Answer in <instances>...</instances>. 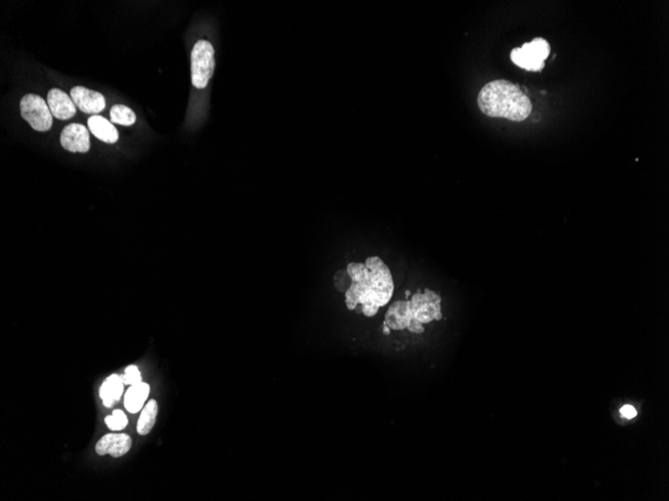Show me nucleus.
I'll list each match as a JSON object with an SVG mask.
<instances>
[{"label":"nucleus","instance_id":"1","mask_svg":"<svg viewBox=\"0 0 669 501\" xmlns=\"http://www.w3.org/2000/svg\"><path fill=\"white\" fill-rule=\"evenodd\" d=\"M347 272L352 281L345 292L349 310H355L360 305L365 317H373L380 307L390 303L394 293L392 274L378 256L367 258L365 263H349Z\"/></svg>","mask_w":669,"mask_h":501},{"label":"nucleus","instance_id":"2","mask_svg":"<svg viewBox=\"0 0 669 501\" xmlns=\"http://www.w3.org/2000/svg\"><path fill=\"white\" fill-rule=\"evenodd\" d=\"M477 102L484 115L507 118L515 122L527 120L532 111V103L520 87L504 80L484 85Z\"/></svg>","mask_w":669,"mask_h":501},{"label":"nucleus","instance_id":"3","mask_svg":"<svg viewBox=\"0 0 669 501\" xmlns=\"http://www.w3.org/2000/svg\"><path fill=\"white\" fill-rule=\"evenodd\" d=\"M215 49L210 42L201 39L194 44L191 54L192 83L194 89H206L215 71Z\"/></svg>","mask_w":669,"mask_h":501},{"label":"nucleus","instance_id":"4","mask_svg":"<svg viewBox=\"0 0 669 501\" xmlns=\"http://www.w3.org/2000/svg\"><path fill=\"white\" fill-rule=\"evenodd\" d=\"M550 51L547 40L537 37L524 44L521 49H514L510 58L512 63L523 70L540 71L544 68V61L549 56Z\"/></svg>","mask_w":669,"mask_h":501},{"label":"nucleus","instance_id":"5","mask_svg":"<svg viewBox=\"0 0 669 501\" xmlns=\"http://www.w3.org/2000/svg\"><path fill=\"white\" fill-rule=\"evenodd\" d=\"M20 113L23 120L37 132H49L52 127V116L49 104L37 94H26L20 101Z\"/></svg>","mask_w":669,"mask_h":501},{"label":"nucleus","instance_id":"6","mask_svg":"<svg viewBox=\"0 0 669 501\" xmlns=\"http://www.w3.org/2000/svg\"><path fill=\"white\" fill-rule=\"evenodd\" d=\"M408 301L412 317L416 318L422 324H430L433 320L442 319L441 298L430 289H425L424 293L416 292Z\"/></svg>","mask_w":669,"mask_h":501},{"label":"nucleus","instance_id":"7","mask_svg":"<svg viewBox=\"0 0 669 501\" xmlns=\"http://www.w3.org/2000/svg\"><path fill=\"white\" fill-rule=\"evenodd\" d=\"M89 139V130L80 123L66 125L61 134V146L70 153H87L90 147Z\"/></svg>","mask_w":669,"mask_h":501},{"label":"nucleus","instance_id":"8","mask_svg":"<svg viewBox=\"0 0 669 501\" xmlns=\"http://www.w3.org/2000/svg\"><path fill=\"white\" fill-rule=\"evenodd\" d=\"M70 97L75 106L87 115H99L106 108V99L99 92L75 87L70 90Z\"/></svg>","mask_w":669,"mask_h":501},{"label":"nucleus","instance_id":"9","mask_svg":"<svg viewBox=\"0 0 669 501\" xmlns=\"http://www.w3.org/2000/svg\"><path fill=\"white\" fill-rule=\"evenodd\" d=\"M132 444V438L127 434L110 433L99 439L96 451L99 455H111L113 457H120L129 452Z\"/></svg>","mask_w":669,"mask_h":501},{"label":"nucleus","instance_id":"10","mask_svg":"<svg viewBox=\"0 0 669 501\" xmlns=\"http://www.w3.org/2000/svg\"><path fill=\"white\" fill-rule=\"evenodd\" d=\"M47 104L52 116L61 120H68L77 113V106L71 97L63 90L54 89L47 94Z\"/></svg>","mask_w":669,"mask_h":501},{"label":"nucleus","instance_id":"11","mask_svg":"<svg viewBox=\"0 0 669 501\" xmlns=\"http://www.w3.org/2000/svg\"><path fill=\"white\" fill-rule=\"evenodd\" d=\"M411 318L412 315L408 299L398 300L392 303L387 310L384 324L388 325L391 330H404L407 329V325Z\"/></svg>","mask_w":669,"mask_h":501},{"label":"nucleus","instance_id":"12","mask_svg":"<svg viewBox=\"0 0 669 501\" xmlns=\"http://www.w3.org/2000/svg\"><path fill=\"white\" fill-rule=\"evenodd\" d=\"M89 132H92L97 139L106 142V144H115L118 140V132L115 125L103 116L92 115L87 120Z\"/></svg>","mask_w":669,"mask_h":501},{"label":"nucleus","instance_id":"13","mask_svg":"<svg viewBox=\"0 0 669 501\" xmlns=\"http://www.w3.org/2000/svg\"><path fill=\"white\" fill-rule=\"evenodd\" d=\"M149 394V386L148 383L141 382V383L132 386L127 389L125 396V406L127 412L130 413H137L142 410L144 401L146 400Z\"/></svg>","mask_w":669,"mask_h":501},{"label":"nucleus","instance_id":"14","mask_svg":"<svg viewBox=\"0 0 669 501\" xmlns=\"http://www.w3.org/2000/svg\"><path fill=\"white\" fill-rule=\"evenodd\" d=\"M158 406L156 400H151L148 405L142 410L139 422H137V432L141 436H146L155 426Z\"/></svg>","mask_w":669,"mask_h":501},{"label":"nucleus","instance_id":"15","mask_svg":"<svg viewBox=\"0 0 669 501\" xmlns=\"http://www.w3.org/2000/svg\"><path fill=\"white\" fill-rule=\"evenodd\" d=\"M111 123H118V125L130 127L135 125L137 120L135 113L127 106L122 104H116L111 108L110 111Z\"/></svg>","mask_w":669,"mask_h":501},{"label":"nucleus","instance_id":"16","mask_svg":"<svg viewBox=\"0 0 669 501\" xmlns=\"http://www.w3.org/2000/svg\"><path fill=\"white\" fill-rule=\"evenodd\" d=\"M106 425H108V429H113V431H120V429H125L127 425V415L122 412V410H113V415H108L104 419Z\"/></svg>","mask_w":669,"mask_h":501},{"label":"nucleus","instance_id":"17","mask_svg":"<svg viewBox=\"0 0 669 501\" xmlns=\"http://www.w3.org/2000/svg\"><path fill=\"white\" fill-rule=\"evenodd\" d=\"M122 379L123 383L135 386L142 382L141 372L135 365H130L129 367L125 368V374L122 375Z\"/></svg>","mask_w":669,"mask_h":501},{"label":"nucleus","instance_id":"18","mask_svg":"<svg viewBox=\"0 0 669 501\" xmlns=\"http://www.w3.org/2000/svg\"><path fill=\"white\" fill-rule=\"evenodd\" d=\"M106 381H108V386H110L111 391H113L115 401L120 400V395H122L123 391V384H125L123 381L122 375H111L110 377L106 379Z\"/></svg>","mask_w":669,"mask_h":501},{"label":"nucleus","instance_id":"19","mask_svg":"<svg viewBox=\"0 0 669 501\" xmlns=\"http://www.w3.org/2000/svg\"><path fill=\"white\" fill-rule=\"evenodd\" d=\"M99 394H101V398L104 401V406L111 407V406L115 405V396H113V391H111L108 381H106L104 382L103 386H101V389H99Z\"/></svg>","mask_w":669,"mask_h":501},{"label":"nucleus","instance_id":"20","mask_svg":"<svg viewBox=\"0 0 669 501\" xmlns=\"http://www.w3.org/2000/svg\"><path fill=\"white\" fill-rule=\"evenodd\" d=\"M407 329L409 330L410 332H412V334H423V324L420 322L419 320H417L416 318L412 317L411 319H410L409 324L407 325Z\"/></svg>","mask_w":669,"mask_h":501},{"label":"nucleus","instance_id":"21","mask_svg":"<svg viewBox=\"0 0 669 501\" xmlns=\"http://www.w3.org/2000/svg\"><path fill=\"white\" fill-rule=\"evenodd\" d=\"M620 412H621V415H623V417H625V419H634V417H637V410H635V408L631 405L623 406V407L621 408L620 410Z\"/></svg>","mask_w":669,"mask_h":501},{"label":"nucleus","instance_id":"22","mask_svg":"<svg viewBox=\"0 0 669 501\" xmlns=\"http://www.w3.org/2000/svg\"><path fill=\"white\" fill-rule=\"evenodd\" d=\"M383 334H385V336H389V334H391L390 327H389L388 325H387V324H384V331H383Z\"/></svg>","mask_w":669,"mask_h":501}]
</instances>
